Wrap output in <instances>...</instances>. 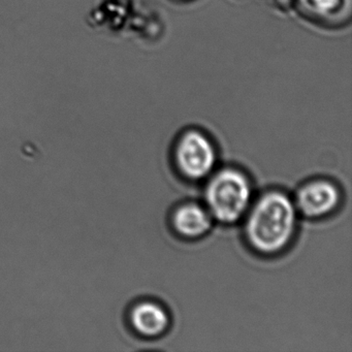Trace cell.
<instances>
[{
  "label": "cell",
  "instance_id": "obj_1",
  "mask_svg": "<svg viewBox=\"0 0 352 352\" xmlns=\"http://www.w3.org/2000/svg\"><path fill=\"white\" fill-rule=\"evenodd\" d=\"M294 199L282 190L265 191L251 204L244 217L247 245L257 254L274 256L288 248L298 228Z\"/></svg>",
  "mask_w": 352,
  "mask_h": 352
},
{
  "label": "cell",
  "instance_id": "obj_4",
  "mask_svg": "<svg viewBox=\"0 0 352 352\" xmlns=\"http://www.w3.org/2000/svg\"><path fill=\"white\" fill-rule=\"evenodd\" d=\"M294 201L298 214L309 219H320L339 208L342 192L333 181L315 179L298 189Z\"/></svg>",
  "mask_w": 352,
  "mask_h": 352
},
{
  "label": "cell",
  "instance_id": "obj_7",
  "mask_svg": "<svg viewBox=\"0 0 352 352\" xmlns=\"http://www.w3.org/2000/svg\"><path fill=\"white\" fill-rule=\"evenodd\" d=\"M311 9L321 15L333 13L341 6V0H308Z\"/></svg>",
  "mask_w": 352,
  "mask_h": 352
},
{
  "label": "cell",
  "instance_id": "obj_5",
  "mask_svg": "<svg viewBox=\"0 0 352 352\" xmlns=\"http://www.w3.org/2000/svg\"><path fill=\"white\" fill-rule=\"evenodd\" d=\"M170 221L177 236L186 240H197L210 232L213 218L207 208L195 201H187L175 208Z\"/></svg>",
  "mask_w": 352,
  "mask_h": 352
},
{
  "label": "cell",
  "instance_id": "obj_2",
  "mask_svg": "<svg viewBox=\"0 0 352 352\" xmlns=\"http://www.w3.org/2000/svg\"><path fill=\"white\" fill-rule=\"evenodd\" d=\"M208 178L204 197L213 220L230 226L243 219L253 201L252 185L247 175L228 166Z\"/></svg>",
  "mask_w": 352,
  "mask_h": 352
},
{
  "label": "cell",
  "instance_id": "obj_3",
  "mask_svg": "<svg viewBox=\"0 0 352 352\" xmlns=\"http://www.w3.org/2000/svg\"><path fill=\"white\" fill-rule=\"evenodd\" d=\"M173 160L181 177L197 182L214 172L217 152L207 135L199 131H188L177 141Z\"/></svg>",
  "mask_w": 352,
  "mask_h": 352
},
{
  "label": "cell",
  "instance_id": "obj_6",
  "mask_svg": "<svg viewBox=\"0 0 352 352\" xmlns=\"http://www.w3.org/2000/svg\"><path fill=\"white\" fill-rule=\"evenodd\" d=\"M131 323L138 335L154 339L162 337L170 329V316L160 302L143 300L131 310Z\"/></svg>",
  "mask_w": 352,
  "mask_h": 352
}]
</instances>
